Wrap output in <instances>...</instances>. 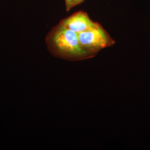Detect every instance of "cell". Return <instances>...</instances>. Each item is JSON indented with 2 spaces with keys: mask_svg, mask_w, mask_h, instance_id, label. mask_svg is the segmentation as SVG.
<instances>
[{
  "mask_svg": "<svg viewBox=\"0 0 150 150\" xmlns=\"http://www.w3.org/2000/svg\"><path fill=\"white\" fill-rule=\"evenodd\" d=\"M59 23L76 33L90 30L98 25V23L92 21L87 13L83 11L75 13L62 20Z\"/></svg>",
  "mask_w": 150,
  "mask_h": 150,
  "instance_id": "cell-3",
  "label": "cell"
},
{
  "mask_svg": "<svg viewBox=\"0 0 150 150\" xmlns=\"http://www.w3.org/2000/svg\"><path fill=\"white\" fill-rule=\"evenodd\" d=\"M64 1L66 4V10L67 11H69L75 6L81 4L85 0H64Z\"/></svg>",
  "mask_w": 150,
  "mask_h": 150,
  "instance_id": "cell-4",
  "label": "cell"
},
{
  "mask_svg": "<svg viewBox=\"0 0 150 150\" xmlns=\"http://www.w3.org/2000/svg\"><path fill=\"white\" fill-rule=\"evenodd\" d=\"M77 35L81 46L92 57L102 49L111 47L115 43L100 23L91 30Z\"/></svg>",
  "mask_w": 150,
  "mask_h": 150,
  "instance_id": "cell-2",
  "label": "cell"
},
{
  "mask_svg": "<svg viewBox=\"0 0 150 150\" xmlns=\"http://www.w3.org/2000/svg\"><path fill=\"white\" fill-rule=\"evenodd\" d=\"M46 42L48 51L55 57L70 61L92 58L81 46L77 33L59 23L48 33Z\"/></svg>",
  "mask_w": 150,
  "mask_h": 150,
  "instance_id": "cell-1",
  "label": "cell"
}]
</instances>
